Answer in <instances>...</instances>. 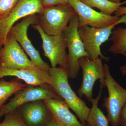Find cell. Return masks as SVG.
Masks as SVG:
<instances>
[{
    "mask_svg": "<svg viewBox=\"0 0 126 126\" xmlns=\"http://www.w3.org/2000/svg\"><path fill=\"white\" fill-rule=\"evenodd\" d=\"M37 24L38 18L36 15L28 16L25 17L19 23L13 26L9 33L20 45L35 65L49 72L50 67L43 61L39 52L34 47L27 35V30L29 26L30 25Z\"/></svg>",
    "mask_w": 126,
    "mask_h": 126,
    "instance_id": "8",
    "label": "cell"
},
{
    "mask_svg": "<svg viewBox=\"0 0 126 126\" xmlns=\"http://www.w3.org/2000/svg\"><path fill=\"white\" fill-rule=\"evenodd\" d=\"M115 16H121L126 14V6H121L115 13Z\"/></svg>",
    "mask_w": 126,
    "mask_h": 126,
    "instance_id": "24",
    "label": "cell"
},
{
    "mask_svg": "<svg viewBox=\"0 0 126 126\" xmlns=\"http://www.w3.org/2000/svg\"><path fill=\"white\" fill-rule=\"evenodd\" d=\"M88 6L100 10L103 14L112 15L122 5L126 4V1L122 2H115L109 0H80Z\"/></svg>",
    "mask_w": 126,
    "mask_h": 126,
    "instance_id": "19",
    "label": "cell"
},
{
    "mask_svg": "<svg viewBox=\"0 0 126 126\" xmlns=\"http://www.w3.org/2000/svg\"><path fill=\"white\" fill-rule=\"evenodd\" d=\"M0 126H27L23 121L18 109L5 115L4 121Z\"/></svg>",
    "mask_w": 126,
    "mask_h": 126,
    "instance_id": "20",
    "label": "cell"
},
{
    "mask_svg": "<svg viewBox=\"0 0 126 126\" xmlns=\"http://www.w3.org/2000/svg\"><path fill=\"white\" fill-rule=\"evenodd\" d=\"M69 4L78 16L79 28L84 26L104 28L115 24L120 18V16L109 15L96 11L80 0H69Z\"/></svg>",
    "mask_w": 126,
    "mask_h": 126,
    "instance_id": "10",
    "label": "cell"
},
{
    "mask_svg": "<svg viewBox=\"0 0 126 126\" xmlns=\"http://www.w3.org/2000/svg\"><path fill=\"white\" fill-rule=\"evenodd\" d=\"M43 7L42 0H19L9 15L2 19L0 45H4L10 30L16 22L21 18L39 14Z\"/></svg>",
    "mask_w": 126,
    "mask_h": 126,
    "instance_id": "12",
    "label": "cell"
},
{
    "mask_svg": "<svg viewBox=\"0 0 126 126\" xmlns=\"http://www.w3.org/2000/svg\"><path fill=\"white\" fill-rule=\"evenodd\" d=\"M102 88L100 87L99 93L96 98H93L92 107L87 118V123L90 126H109L107 117L98 107V104L101 97Z\"/></svg>",
    "mask_w": 126,
    "mask_h": 126,
    "instance_id": "16",
    "label": "cell"
},
{
    "mask_svg": "<svg viewBox=\"0 0 126 126\" xmlns=\"http://www.w3.org/2000/svg\"><path fill=\"white\" fill-rule=\"evenodd\" d=\"M86 125H87V123H86V124H85V126H86Z\"/></svg>",
    "mask_w": 126,
    "mask_h": 126,
    "instance_id": "31",
    "label": "cell"
},
{
    "mask_svg": "<svg viewBox=\"0 0 126 126\" xmlns=\"http://www.w3.org/2000/svg\"><path fill=\"white\" fill-rule=\"evenodd\" d=\"M7 76L16 77L29 86L49 85L50 83L49 72L36 65L18 70H12L0 65V79Z\"/></svg>",
    "mask_w": 126,
    "mask_h": 126,
    "instance_id": "13",
    "label": "cell"
},
{
    "mask_svg": "<svg viewBox=\"0 0 126 126\" xmlns=\"http://www.w3.org/2000/svg\"><path fill=\"white\" fill-rule=\"evenodd\" d=\"M2 25H2V19H0V39L2 34V28H3Z\"/></svg>",
    "mask_w": 126,
    "mask_h": 126,
    "instance_id": "27",
    "label": "cell"
},
{
    "mask_svg": "<svg viewBox=\"0 0 126 126\" xmlns=\"http://www.w3.org/2000/svg\"><path fill=\"white\" fill-rule=\"evenodd\" d=\"M19 0H0V16L4 19L11 12Z\"/></svg>",
    "mask_w": 126,
    "mask_h": 126,
    "instance_id": "21",
    "label": "cell"
},
{
    "mask_svg": "<svg viewBox=\"0 0 126 126\" xmlns=\"http://www.w3.org/2000/svg\"><path fill=\"white\" fill-rule=\"evenodd\" d=\"M121 23L126 24V14L120 16L119 20L115 24L108 27L95 28L84 26L79 28V34L89 59L93 60L100 57L105 61H109L110 58L102 54L101 46L109 39L115 26Z\"/></svg>",
    "mask_w": 126,
    "mask_h": 126,
    "instance_id": "3",
    "label": "cell"
},
{
    "mask_svg": "<svg viewBox=\"0 0 126 126\" xmlns=\"http://www.w3.org/2000/svg\"><path fill=\"white\" fill-rule=\"evenodd\" d=\"M50 99L63 100L49 84L36 86L28 85L4 106L0 111V118L7 113L16 110L25 104Z\"/></svg>",
    "mask_w": 126,
    "mask_h": 126,
    "instance_id": "9",
    "label": "cell"
},
{
    "mask_svg": "<svg viewBox=\"0 0 126 126\" xmlns=\"http://www.w3.org/2000/svg\"><path fill=\"white\" fill-rule=\"evenodd\" d=\"M78 16L77 14L70 20L63 34L68 49L67 73L69 78L76 79L80 70L79 60L84 56L88 57L78 32Z\"/></svg>",
    "mask_w": 126,
    "mask_h": 126,
    "instance_id": "5",
    "label": "cell"
},
{
    "mask_svg": "<svg viewBox=\"0 0 126 126\" xmlns=\"http://www.w3.org/2000/svg\"><path fill=\"white\" fill-rule=\"evenodd\" d=\"M38 14L37 24L46 34L56 35L63 33L77 13L67 3L43 7Z\"/></svg>",
    "mask_w": 126,
    "mask_h": 126,
    "instance_id": "2",
    "label": "cell"
},
{
    "mask_svg": "<svg viewBox=\"0 0 126 126\" xmlns=\"http://www.w3.org/2000/svg\"><path fill=\"white\" fill-rule=\"evenodd\" d=\"M28 86L16 81H7L1 79L0 80V111L12 95L23 90Z\"/></svg>",
    "mask_w": 126,
    "mask_h": 126,
    "instance_id": "18",
    "label": "cell"
},
{
    "mask_svg": "<svg viewBox=\"0 0 126 126\" xmlns=\"http://www.w3.org/2000/svg\"><path fill=\"white\" fill-rule=\"evenodd\" d=\"M119 70L123 76H124L126 75V64L122 65L119 67Z\"/></svg>",
    "mask_w": 126,
    "mask_h": 126,
    "instance_id": "26",
    "label": "cell"
},
{
    "mask_svg": "<svg viewBox=\"0 0 126 126\" xmlns=\"http://www.w3.org/2000/svg\"><path fill=\"white\" fill-rule=\"evenodd\" d=\"M46 126H62L61 124L59 123L58 122L53 118V117L48 122Z\"/></svg>",
    "mask_w": 126,
    "mask_h": 126,
    "instance_id": "25",
    "label": "cell"
},
{
    "mask_svg": "<svg viewBox=\"0 0 126 126\" xmlns=\"http://www.w3.org/2000/svg\"><path fill=\"white\" fill-rule=\"evenodd\" d=\"M105 83L108 96L103 98L102 106L106 109L107 117L111 126H119V119L122 109L126 103V89L118 83L112 76L110 67L104 64Z\"/></svg>",
    "mask_w": 126,
    "mask_h": 126,
    "instance_id": "4",
    "label": "cell"
},
{
    "mask_svg": "<svg viewBox=\"0 0 126 126\" xmlns=\"http://www.w3.org/2000/svg\"><path fill=\"white\" fill-rule=\"evenodd\" d=\"M18 109L27 126H46L52 117L51 113L42 100L25 104Z\"/></svg>",
    "mask_w": 126,
    "mask_h": 126,
    "instance_id": "14",
    "label": "cell"
},
{
    "mask_svg": "<svg viewBox=\"0 0 126 126\" xmlns=\"http://www.w3.org/2000/svg\"><path fill=\"white\" fill-rule=\"evenodd\" d=\"M79 64L82 70L83 79L78 93L80 97L85 96L88 101L91 102L93 99V89L94 83L99 79L100 88H106L105 73L102 59L98 57L90 60L84 56L79 60Z\"/></svg>",
    "mask_w": 126,
    "mask_h": 126,
    "instance_id": "6",
    "label": "cell"
},
{
    "mask_svg": "<svg viewBox=\"0 0 126 126\" xmlns=\"http://www.w3.org/2000/svg\"><path fill=\"white\" fill-rule=\"evenodd\" d=\"M49 72L50 86L76 113L81 123L85 125L90 108L72 89L69 83L67 70L61 67H50Z\"/></svg>",
    "mask_w": 126,
    "mask_h": 126,
    "instance_id": "1",
    "label": "cell"
},
{
    "mask_svg": "<svg viewBox=\"0 0 126 126\" xmlns=\"http://www.w3.org/2000/svg\"><path fill=\"white\" fill-rule=\"evenodd\" d=\"M43 101L53 118L62 126H85L70 111L64 100L50 99Z\"/></svg>",
    "mask_w": 126,
    "mask_h": 126,
    "instance_id": "15",
    "label": "cell"
},
{
    "mask_svg": "<svg viewBox=\"0 0 126 126\" xmlns=\"http://www.w3.org/2000/svg\"><path fill=\"white\" fill-rule=\"evenodd\" d=\"M111 1H112V2H120L121 0H109Z\"/></svg>",
    "mask_w": 126,
    "mask_h": 126,
    "instance_id": "28",
    "label": "cell"
},
{
    "mask_svg": "<svg viewBox=\"0 0 126 126\" xmlns=\"http://www.w3.org/2000/svg\"><path fill=\"white\" fill-rule=\"evenodd\" d=\"M0 65L18 70L35 65L27 57L18 41L9 33L1 50Z\"/></svg>",
    "mask_w": 126,
    "mask_h": 126,
    "instance_id": "11",
    "label": "cell"
},
{
    "mask_svg": "<svg viewBox=\"0 0 126 126\" xmlns=\"http://www.w3.org/2000/svg\"><path fill=\"white\" fill-rule=\"evenodd\" d=\"M86 126H90L88 124V123H87V125H86Z\"/></svg>",
    "mask_w": 126,
    "mask_h": 126,
    "instance_id": "30",
    "label": "cell"
},
{
    "mask_svg": "<svg viewBox=\"0 0 126 126\" xmlns=\"http://www.w3.org/2000/svg\"><path fill=\"white\" fill-rule=\"evenodd\" d=\"M2 46H1L0 45V52L1 50V48H2Z\"/></svg>",
    "mask_w": 126,
    "mask_h": 126,
    "instance_id": "29",
    "label": "cell"
},
{
    "mask_svg": "<svg viewBox=\"0 0 126 126\" xmlns=\"http://www.w3.org/2000/svg\"><path fill=\"white\" fill-rule=\"evenodd\" d=\"M32 26L40 35L44 55L49 60L51 67L56 68L59 65L67 71L68 57L66 52L67 44L63 34L48 35L43 31L38 24L33 25Z\"/></svg>",
    "mask_w": 126,
    "mask_h": 126,
    "instance_id": "7",
    "label": "cell"
},
{
    "mask_svg": "<svg viewBox=\"0 0 126 126\" xmlns=\"http://www.w3.org/2000/svg\"><path fill=\"white\" fill-rule=\"evenodd\" d=\"M43 7L69 3V0H42Z\"/></svg>",
    "mask_w": 126,
    "mask_h": 126,
    "instance_id": "22",
    "label": "cell"
},
{
    "mask_svg": "<svg viewBox=\"0 0 126 126\" xmlns=\"http://www.w3.org/2000/svg\"><path fill=\"white\" fill-rule=\"evenodd\" d=\"M109 38L112 43L108 52L114 54H121L126 58V28L122 27L113 30Z\"/></svg>",
    "mask_w": 126,
    "mask_h": 126,
    "instance_id": "17",
    "label": "cell"
},
{
    "mask_svg": "<svg viewBox=\"0 0 126 126\" xmlns=\"http://www.w3.org/2000/svg\"><path fill=\"white\" fill-rule=\"evenodd\" d=\"M0 19H2V18H1V17L0 16Z\"/></svg>",
    "mask_w": 126,
    "mask_h": 126,
    "instance_id": "32",
    "label": "cell"
},
{
    "mask_svg": "<svg viewBox=\"0 0 126 126\" xmlns=\"http://www.w3.org/2000/svg\"><path fill=\"white\" fill-rule=\"evenodd\" d=\"M119 126H126V103L122 109L120 115Z\"/></svg>",
    "mask_w": 126,
    "mask_h": 126,
    "instance_id": "23",
    "label": "cell"
}]
</instances>
